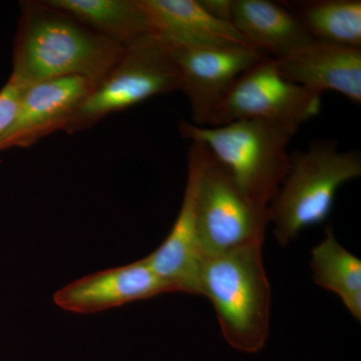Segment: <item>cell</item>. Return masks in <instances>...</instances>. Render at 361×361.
I'll return each instance as SVG.
<instances>
[{
	"label": "cell",
	"instance_id": "1",
	"mask_svg": "<svg viewBox=\"0 0 361 361\" xmlns=\"http://www.w3.org/2000/svg\"><path fill=\"white\" fill-rule=\"evenodd\" d=\"M126 47L44 1L21 4L11 78L28 85L82 77L96 85Z\"/></svg>",
	"mask_w": 361,
	"mask_h": 361
},
{
	"label": "cell",
	"instance_id": "2",
	"mask_svg": "<svg viewBox=\"0 0 361 361\" xmlns=\"http://www.w3.org/2000/svg\"><path fill=\"white\" fill-rule=\"evenodd\" d=\"M263 243H254L205 259L201 295L212 303L223 336L239 351L264 348L270 329L271 286Z\"/></svg>",
	"mask_w": 361,
	"mask_h": 361
},
{
	"label": "cell",
	"instance_id": "3",
	"mask_svg": "<svg viewBox=\"0 0 361 361\" xmlns=\"http://www.w3.org/2000/svg\"><path fill=\"white\" fill-rule=\"evenodd\" d=\"M360 175V152L341 151L334 141H317L292 154L288 173L269 205L278 244L286 247L306 228L325 222L338 190Z\"/></svg>",
	"mask_w": 361,
	"mask_h": 361
},
{
	"label": "cell",
	"instance_id": "4",
	"mask_svg": "<svg viewBox=\"0 0 361 361\" xmlns=\"http://www.w3.org/2000/svg\"><path fill=\"white\" fill-rule=\"evenodd\" d=\"M179 128L183 137L208 149L242 193L261 205H270L290 167L287 148L293 133L263 121H238L219 127L183 121Z\"/></svg>",
	"mask_w": 361,
	"mask_h": 361
},
{
	"label": "cell",
	"instance_id": "5",
	"mask_svg": "<svg viewBox=\"0 0 361 361\" xmlns=\"http://www.w3.org/2000/svg\"><path fill=\"white\" fill-rule=\"evenodd\" d=\"M176 90H180L179 73L168 45L149 33L125 47L63 130L73 134L89 129L106 116Z\"/></svg>",
	"mask_w": 361,
	"mask_h": 361
},
{
	"label": "cell",
	"instance_id": "6",
	"mask_svg": "<svg viewBox=\"0 0 361 361\" xmlns=\"http://www.w3.org/2000/svg\"><path fill=\"white\" fill-rule=\"evenodd\" d=\"M196 223L205 258L263 243L270 224L269 206L242 193L207 148L197 184Z\"/></svg>",
	"mask_w": 361,
	"mask_h": 361
},
{
	"label": "cell",
	"instance_id": "7",
	"mask_svg": "<svg viewBox=\"0 0 361 361\" xmlns=\"http://www.w3.org/2000/svg\"><path fill=\"white\" fill-rule=\"evenodd\" d=\"M322 96L286 80L277 59L265 56L237 78L206 127L263 121L295 135L301 126L319 115Z\"/></svg>",
	"mask_w": 361,
	"mask_h": 361
},
{
	"label": "cell",
	"instance_id": "8",
	"mask_svg": "<svg viewBox=\"0 0 361 361\" xmlns=\"http://www.w3.org/2000/svg\"><path fill=\"white\" fill-rule=\"evenodd\" d=\"M168 47L179 73L180 90L189 99L193 123L200 127L208 125L237 78L265 56L249 47Z\"/></svg>",
	"mask_w": 361,
	"mask_h": 361
},
{
	"label": "cell",
	"instance_id": "9",
	"mask_svg": "<svg viewBox=\"0 0 361 361\" xmlns=\"http://www.w3.org/2000/svg\"><path fill=\"white\" fill-rule=\"evenodd\" d=\"M205 151L203 144L192 142L186 188L177 219L161 245L145 257L173 293L201 295V274L206 258L197 233L196 191Z\"/></svg>",
	"mask_w": 361,
	"mask_h": 361
},
{
	"label": "cell",
	"instance_id": "10",
	"mask_svg": "<svg viewBox=\"0 0 361 361\" xmlns=\"http://www.w3.org/2000/svg\"><path fill=\"white\" fill-rule=\"evenodd\" d=\"M166 293L172 289L142 258L75 280L54 293V302L75 314H94Z\"/></svg>",
	"mask_w": 361,
	"mask_h": 361
},
{
	"label": "cell",
	"instance_id": "11",
	"mask_svg": "<svg viewBox=\"0 0 361 361\" xmlns=\"http://www.w3.org/2000/svg\"><path fill=\"white\" fill-rule=\"evenodd\" d=\"M92 87L82 77L54 78L26 87L16 120L0 142V151L30 148L45 135L65 129Z\"/></svg>",
	"mask_w": 361,
	"mask_h": 361
},
{
	"label": "cell",
	"instance_id": "12",
	"mask_svg": "<svg viewBox=\"0 0 361 361\" xmlns=\"http://www.w3.org/2000/svg\"><path fill=\"white\" fill-rule=\"evenodd\" d=\"M140 4L152 35L169 47H253L231 23L207 13L199 0H140Z\"/></svg>",
	"mask_w": 361,
	"mask_h": 361
},
{
	"label": "cell",
	"instance_id": "13",
	"mask_svg": "<svg viewBox=\"0 0 361 361\" xmlns=\"http://www.w3.org/2000/svg\"><path fill=\"white\" fill-rule=\"evenodd\" d=\"M277 63L281 75L294 84L320 94L332 90L360 106L361 49L314 39Z\"/></svg>",
	"mask_w": 361,
	"mask_h": 361
},
{
	"label": "cell",
	"instance_id": "14",
	"mask_svg": "<svg viewBox=\"0 0 361 361\" xmlns=\"http://www.w3.org/2000/svg\"><path fill=\"white\" fill-rule=\"evenodd\" d=\"M232 25L254 49L283 59L314 40L286 4L233 0Z\"/></svg>",
	"mask_w": 361,
	"mask_h": 361
},
{
	"label": "cell",
	"instance_id": "15",
	"mask_svg": "<svg viewBox=\"0 0 361 361\" xmlns=\"http://www.w3.org/2000/svg\"><path fill=\"white\" fill-rule=\"evenodd\" d=\"M116 44L128 47L151 33L140 0H47Z\"/></svg>",
	"mask_w": 361,
	"mask_h": 361
},
{
	"label": "cell",
	"instance_id": "16",
	"mask_svg": "<svg viewBox=\"0 0 361 361\" xmlns=\"http://www.w3.org/2000/svg\"><path fill=\"white\" fill-rule=\"evenodd\" d=\"M310 268L317 286L334 292L357 322L361 320V260L337 241L331 227L311 250Z\"/></svg>",
	"mask_w": 361,
	"mask_h": 361
},
{
	"label": "cell",
	"instance_id": "17",
	"mask_svg": "<svg viewBox=\"0 0 361 361\" xmlns=\"http://www.w3.org/2000/svg\"><path fill=\"white\" fill-rule=\"evenodd\" d=\"M286 6L313 39L361 49L360 0H314Z\"/></svg>",
	"mask_w": 361,
	"mask_h": 361
},
{
	"label": "cell",
	"instance_id": "18",
	"mask_svg": "<svg viewBox=\"0 0 361 361\" xmlns=\"http://www.w3.org/2000/svg\"><path fill=\"white\" fill-rule=\"evenodd\" d=\"M25 87V85L18 80L9 78L6 85L0 90V142L16 120L21 96Z\"/></svg>",
	"mask_w": 361,
	"mask_h": 361
},
{
	"label": "cell",
	"instance_id": "19",
	"mask_svg": "<svg viewBox=\"0 0 361 361\" xmlns=\"http://www.w3.org/2000/svg\"><path fill=\"white\" fill-rule=\"evenodd\" d=\"M199 1L207 13H210L214 18L231 23L233 0H199Z\"/></svg>",
	"mask_w": 361,
	"mask_h": 361
}]
</instances>
